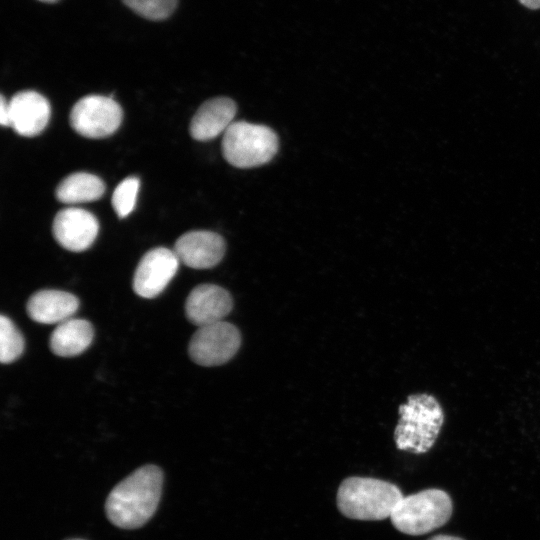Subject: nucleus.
Instances as JSON below:
<instances>
[{"instance_id":"6e6552de","label":"nucleus","mask_w":540,"mask_h":540,"mask_svg":"<svg viewBox=\"0 0 540 540\" xmlns=\"http://www.w3.org/2000/svg\"><path fill=\"white\" fill-rule=\"evenodd\" d=\"M179 262L173 250L165 247L149 250L136 267L132 284L134 292L143 298L158 296L175 276Z\"/></svg>"},{"instance_id":"dca6fc26","label":"nucleus","mask_w":540,"mask_h":540,"mask_svg":"<svg viewBox=\"0 0 540 540\" xmlns=\"http://www.w3.org/2000/svg\"><path fill=\"white\" fill-rule=\"evenodd\" d=\"M105 192L103 181L96 175L76 172L65 177L56 188L57 199L66 204L95 201Z\"/></svg>"},{"instance_id":"a211bd4d","label":"nucleus","mask_w":540,"mask_h":540,"mask_svg":"<svg viewBox=\"0 0 540 540\" xmlns=\"http://www.w3.org/2000/svg\"><path fill=\"white\" fill-rule=\"evenodd\" d=\"M139 187V178L129 176L115 188L112 195V206L119 218H125L133 211Z\"/></svg>"},{"instance_id":"f257e3e1","label":"nucleus","mask_w":540,"mask_h":540,"mask_svg":"<svg viewBox=\"0 0 540 540\" xmlns=\"http://www.w3.org/2000/svg\"><path fill=\"white\" fill-rule=\"evenodd\" d=\"M163 485L162 470L144 465L120 481L109 493L105 512L109 521L121 529H136L154 515Z\"/></svg>"},{"instance_id":"ddd939ff","label":"nucleus","mask_w":540,"mask_h":540,"mask_svg":"<svg viewBox=\"0 0 540 540\" xmlns=\"http://www.w3.org/2000/svg\"><path fill=\"white\" fill-rule=\"evenodd\" d=\"M236 110L235 102L227 97H217L204 102L191 120L190 135L198 141L217 137L233 123Z\"/></svg>"},{"instance_id":"4468645a","label":"nucleus","mask_w":540,"mask_h":540,"mask_svg":"<svg viewBox=\"0 0 540 540\" xmlns=\"http://www.w3.org/2000/svg\"><path fill=\"white\" fill-rule=\"evenodd\" d=\"M78 298L65 291L45 289L35 292L28 300L26 311L35 322L42 324L61 323L77 311Z\"/></svg>"},{"instance_id":"423d86ee","label":"nucleus","mask_w":540,"mask_h":540,"mask_svg":"<svg viewBox=\"0 0 540 540\" xmlns=\"http://www.w3.org/2000/svg\"><path fill=\"white\" fill-rule=\"evenodd\" d=\"M241 334L226 321L199 327L193 334L188 353L198 365L212 367L228 362L239 350Z\"/></svg>"},{"instance_id":"7ed1b4c3","label":"nucleus","mask_w":540,"mask_h":540,"mask_svg":"<svg viewBox=\"0 0 540 540\" xmlns=\"http://www.w3.org/2000/svg\"><path fill=\"white\" fill-rule=\"evenodd\" d=\"M399 415L394 431L396 447L416 454L432 448L444 422L438 400L426 393L409 395L407 402L399 406Z\"/></svg>"},{"instance_id":"5701e85b","label":"nucleus","mask_w":540,"mask_h":540,"mask_svg":"<svg viewBox=\"0 0 540 540\" xmlns=\"http://www.w3.org/2000/svg\"><path fill=\"white\" fill-rule=\"evenodd\" d=\"M38 1L45 2V3H54L58 0H38Z\"/></svg>"},{"instance_id":"20e7f679","label":"nucleus","mask_w":540,"mask_h":540,"mask_svg":"<svg viewBox=\"0 0 540 540\" xmlns=\"http://www.w3.org/2000/svg\"><path fill=\"white\" fill-rule=\"evenodd\" d=\"M450 496L440 489H426L404 496L393 510L390 519L400 532L418 536L443 526L451 517Z\"/></svg>"},{"instance_id":"f3484780","label":"nucleus","mask_w":540,"mask_h":540,"mask_svg":"<svg viewBox=\"0 0 540 540\" xmlns=\"http://www.w3.org/2000/svg\"><path fill=\"white\" fill-rule=\"evenodd\" d=\"M24 351V338L14 323L5 315L0 316V360L8 364L18 359Z\"/></svg>"},{"instance_id":"2eb2a0df","label":"nucleus","mask_w":540,"mask_h":540,"mask_svg":"<svg viewBox=\"0 0 540 540\" xmlns=\"http://www.w3.org/2000/svg\"><path fill=\"white\" fill-rule=\"evenodd\" d=\"M94 329L85 319L69 318L59 323L50 336L51 351L61 357H73L84 352L91 344Z\"/></svg>"},{"instance_id":"aec40b11","label":"nucleus","mask_w":540,"mask_h":540,"mask_svg":"<svg viewBox=\"0 0 540 540\" xmlns=\"http://www.w3.org/2000/svg\"><path fill=\"white\" fill-rule=\"evenodd\" d=\"M0 122L2 126H10L9 106L3 95L0 99Z\"/></svg>"},{"instance_id":"9b49d317","label":"nucleus","mask_w":540,"mask_h":540,"mask_svg":"<svg viewBox=\"0 0 540 540\" xmlns=\"http://www.w3.org/2000/svg\"><path fill=\"white\" fill-rule=\"evenodd\" d=\"M233 308L230 293L215 284H201L189 293L185 302L187 319L201 327L223 321Z\"/></svg>"},{"instance_id":"412c9836","label":"nucleus","mask_w":540,"mask_h":540,"mask_svg":"<svg viewBox=\"0 0 540 540\" xmlns=\"http://www.w3.org/2000/svg\"><path fill=\"white\" fill-rule=\"evenodd\" d=\"M523 6L529 9H539L540 0H518Z\"/></svg>"},{"instance_id":"4be33fe9","label":"nucleus","mask_w":540,"mask_h":540,"mask_svg":"<svg viewBox=\"0 0 540 540\" xmlns=\"http://www.w3.org/2000/svg\"><path fill=\"white\" fill-rule=\"evenodd\" d=\"M428 540H463V539L460 537L451 536V535H436V536L431 537Z\"/></svg>"},{"instance_id":"1a4fd4ad","label":"nucleus","mask_w":540,"mask_h":540,"mask_svg":"<svg viewBox=\"0 0 540 540\" xmlns=\"http://www.w3.org/2000/svg\"><path fill=\"white\" fill-rule=\"evenodd\" d=\"M98 231L97 218L91 212L77 207L60 210L52 225L55 240L72 252L88 249L95 241Z\"/></svg>"},{"instance_id":"f8f14e48","label":"nucleus","mask_w":540,"mask_h":540,"mask_svg":"<svg viewBox=\"0 0 540 540\" xmlns=\"http://www.w3.org/2000/svg\"><path fill=\"white\" fill-rule=\"evenodd\" d=\"M10 127L19 135L33 137L47 126L51 108L48 100L40 93L25 90L16 93L8 102Z\"/></svg>"},{"instance_id":"6ab92c4d","label":"nucleus","mask_w":540,"mask_h":540,"mask_svg":"<svg viewBox=\"0 0 540 540\" xmlns=\"http://www.w3.org/2000/svg\"><path fill=\"white\" fill-rule=\"evenodd\" d=\"M136 14L149 20H164L175 10L178 0H122Z\"/></svg>"},{"instance_id":"f03ea898","label":"nucleus","mask_w":540,"mask_h":540,"mask_svg":"<svg viewBox=\"0 0 540 540\" xmlns=\"http://www.w3.org/2000/svg\"><path fill=\"white\" fill-rule=\"evenodd\" d=\"M403 497L391 482L352 476L341 482L336 501L339 511L347 518L378 521L390 517Z\"/></svg>"},{"instance_id":"0eeeda50","label":"nucleus","mask_w":540,"mask_h":540,"mask_svg":"<svg viewBox=\"0 0 540 540\" xmlns=\"http://www.w3.org/2000/svg\"><path fill=\"white\" fill-rule=\"evenodd\" d=\"M123 118L121 106L112 98L88 95L79 99L70 112L71 127L80 135L99 139L112 135Z\"/></svg>"},{"instance_id":"39448f33","label":"nucleus","mask_w":540,"mask_h":540,"mask_svg":"<svg viewBox=\"0 0 540 540\" xmlns=\"http://www.w3.org/2000/svg\"><path fill=\"white\" fill-rule=\"evenodd\" d=\"M278 137L264 125L233 122L224 132L222 152L229 164L253 168L268 163L277 153Z\"/></svg>"},{"instance_id":"9d476101","label":"nucleus","mask_w":540,"mask_h":540,"mask_svg":"<svg viewBox=\"0 0 540 540\" xmlns=\"http://www.w3.org/2000/svg\"><path fill=\"white\" fill-rule=\"evenodd\" d=\"M225 241L212 231L196 230L181 235L173 251L180 262L194 269L216 266L225 254Z\"/></svg>"},{"instance_id":"b1692460","label":"nucleus","mask_w":540,"mask_h":540,"mask_svg":"<svg viewBox=\"0 0 540 540\" xmlns=\"http://www.w3.org/2000/svg\"><path fill=\"white\" fill-rule=\"evenodd\" d=\"M66 540H84V539H80V538H70V539H66Z\"/></svg>"}]
</instances>
